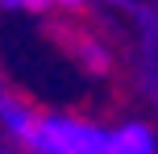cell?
I'll list each match as a JSON object with an SVG mask.
<instances>
[{"instance_id":"277c9868","label":"cell","mask_w":158,"mask_h":154,"mask_svg":"<svg viewBox=\"0 0 158 154\" xmlns=\"http://www.w3.org/2000/svg\"><path fill=\"white\" fill-rule=\"evenodd\" d=\"M0 4H4L8 13H42L50 0H0Z\"/></svg>"},{"instance_id":"7a4b0ae2","label":"cell","mask_w":158,"mask_h":154,"mask_svg":"<svg viewBox=\"0 0 158 154\" xmlns=\"http://www.w3.org/2000/svg\"><path fill=\"white\" fill-rule=\"evenodd\" d=\"M104 154H158V138H154L150 125L129 121V125L108 129V138H104Z\"/></svg>"},{"instance_id":"3957f363","label":"cell","mask_w":158,"mask_h":154,"mask_svg":"<svg viewBox=\"0 0 158 154\" xmlns=\"http://www.w3.org/2000/svg\"><path fill=\"white\" fill-rule=\"evenodd\" d=\"M0 125H4L17 142L29 146L33 129H38V117L29 113V104H21V100H13V96H0Z\"/></svg>"},{"instance_id":"5b68a950","label":"cell","mask_w":158,"mask_h":154,"mask_svg":"<svg viewBox=\"0 0 158 154\" xmlns=\"http://www.w3.org/2000/svg\"><path fill=\"white\" fill-rule=\"evenodd\" d=\"M50 4H63V8H79L83 0H50Z\"/></svg>"},{"instance_id":"6da1fadb","label":"cell","mask_w":158,"mask_h":154,"mask_svg":"<svg viewBox=\"0 0 158 154\" xmlns=\"http://www.w3.org/2000/svg\"><path fill=\"white\" fill-rule=\"evenodd\" d=\"M108 133L75 117H38V129L29 138L33 154H104Z\"/></svg>"}]
</instances>
